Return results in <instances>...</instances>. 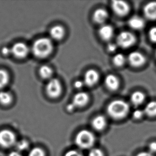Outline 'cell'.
I'll return each mask as SVG.
<instances>
[{"label":"cell","instance_id":"cell-6","mask_svg":"<svg viewBox=\"0 0 156 156\" xmlns=\"http://www.w3.org/2000/svg\"><path fill=\"white\" fill-rule=\"evenodd\" d=\"M62 91V87L59 80L55 78H52L49 80L46 87V91L50 97L56 98L60 95Z\"/></svg>","mask_w":156,"mask_h":156},{"label":"cell","instance_id":"cell-31","mask_svg":"<svg viewBox=\"0 0 156 156\" xmlns=\"http://www.w3.org/2000/svg\"><path fill=\"white\" fill-rule=\"evenodd\" d=\"M1 52L4 56H9L10 55H12L11 48H9L7 47H3L1 50Z\"/></svg>","mask_w":156,"mask_h":156},{"label":"cell","instance_id":"cell-18","mask_svg":"<svg viewBox=\"0 0 156 156\" xmlns=\"http://www.w3.org/2000/svg\"><path fill=\"white\" fill-rule=\"evenodd\" d=\"M144 19L139 16H133L129 19V26L134 30H141L144 28Z\"/></svg>","mask_w":156,"mask_h":156},{"label":"cell","instance_id":"cell-25","mask_svg":"<svg viewBox=\"0 0 156 156\" xmlns=\"http://www.w3.org/2000/svg\"><path fill=\"white\" fill-rule=\"evenodd\" d=\"M16 148L17 150L19 151H24L26 150H27L29 148V143L27 141L25 140H22L20 141L17 142L16 144H15Z\"/></svg>","mask_w":156,"mask_h":156},{"label":"cell","instance_id":"cell-35","mask_svg":"<svg viewBox=\"0 0 156 156\" xmlns=\"http://www.w3.org/2000/svg\"><path fill=\"white\" fill-rule=\"evenodd\" d=\"M136 156H154L153 154H151L149 151H143V152H140L139 154Z\"/></svg>","mask_w":156,"mask_h":156},{"label":"cell","instance_id":"cell-7","mask_svg":"<svg viewBox=\"0 0 156 156\" xmlns=\"http://www.w3.org/2000/svg\"><path fill=\"white\" fill-rule=\"evenodd\" d=\"M11 48L12 55L18 59L25 58L30 51L27 45L23 42L16 43Z\"/></svg>","mask_w":156,"mask_h":156},{"label":"cell","instance_id":"cell-29","mask_svg":"<svg viewBox=\"0 0 156 156\" xmlns=\"http://www.w3.org/2000/svg\"><path fill=\"white\" fill-rule=\"evenodd\" d=\"M65 156H84L82 153L77 150H70L66 153Z\"/></svg>","mask_w":156,"mask_h":156},{"label":"cell","instance_id":"cell-12","mask_svg":"<svg viewBox=\"0 0 156 156\" xmlns=\"http://www.w3.org/2000/svg\"><path fill=\"white\" fill-rule=\"evenodd\" d=\"M99 34L102 40H110L114 36V29L112 26L109 25H103L100 28Z\"/></svg>","mask_w":156,"mask_h":156},{"label":"cell","instance_id":"cell-11","mask_svg":"<svg viewBox=\"0 0 156 156\" xmlns=\"http://www.w3.org/2000/svg\"><path fill=\"white\" fill-rule=\"evenodd\" d=\"M89 101V95L84 92H80L74 95L73 102L75 107H82L86 105Z\"/></svg>","mask_w":156,"mask_h":156},{"label":"cell","instance_id":"cell-9","mask_svg":"<svg viewBox=\"0 0 156 156\" xmlns=\"http://www.w3.org/2000/svg\"><path fill=\"white\" fill-rule=\"evenodd\" d=\"M128 60L131 65L135 67H140L146 62V58L142 53L133 51L129 54Z\"/></svg>","mask_w":156,"mask_h":156},{"label":"cell","instance_id":"cell-1","mask_svg":"<svg viewBox=\"0 0 156 156\" xmlns=\"http://www.w3.org/2000/svg\"><path fill=\"white\" fill-rule=\"evenodd\" d=\"M129 111V104L122 100H114L108 105V114L110 117L115 119H121L125 118Z\"/></svg>","mask_w":156,"mask_h":156},{"label":"cell","instance_id":"cell-27","mask_svg":"<svg viewBox=\"0 0 156 156\" xmlns=\"http://www.w3.org/2000/svg\"><path fill=\"white\" fill-rule=\"evenodd\" d=\"M89 156H104V154L100 149L93 148L90 151Z\"/></svg>","mask_w":156,"mask_h":156},{"label":"cell","instance_id":"cell-16","mask_svg":"<svg viewBox=\"0 0 156 156\" xmlns=\"http://www.w3.org/2000/svg\"><path fill=\"white\" fill-rule=\"evenodd\" d=\"M108 13L104 9H98L93 13V18L94 21L97 23H104L107 20Z\"/></svg>","mask_w":156,"mask_h":156},{"label":"cell","instance_id":"cell-15","mask_svg":"<svg viewBox=\"0 0 156 156\" xmlns=\"http://www.w3.org/2000/svg\"><path fill=\"white\" fill-rule=\"evenodd\" d=\"M107 125V121L105 117L102 115H98L94 118L92 122L93 129L97 131H102L105 129Z\"/></svg>","mask_w":156,"mask_h":156},{"label":"cell","instance_id":"cell-30","mask_svg":"<svg viewBox=\"0 0 156 156\" xmlns=\"http://www.w3.org/2000/svg\"><path fill=\"white\" fill-rule=\"evenodd\" d=\"M144 110L140 109L135 110V111L133 112V117L136 119H139L144 116Z\"/></svg>","mask_w":156,"mask_h":156},{"label":"cell","instance_id":"cell-3","mask_svg":"<svg viewBox=\"0 0 156 156\" xmlns=\"http://www.w3.org/2000/svg\"><path fill=\"white\" fill-rule=\"evenodd\" d=\"M75 143L77 147L82 149L91 148L95 143V137L92 132L83 129L80 131L75 137Z\"/></svg>","mask_w":156,"mask_h":156},{"label":"cell","instance_id":"cell-8","mask_svg":"<svg viewBox=\"0 0 156 156\" xmlns=\"http://www.w3.org/2000/svg\"><path fill=\"white\" fill-rule=\"evenodd\" d=\"M112 7L114 12L119 16L126 15L129 11V6L126 2L123 1H114Z\"/></svg>","mask_w":156,"mask_h":156},{"label":"cell","instance_id":"cell-22","mask_svg":"<svg viewBox=\"0 0 156 156\" xmlns=\"http://www.w3.org/2000/svg\"><path fill=\"white\" fill-rule=\"evenodd\" d=\"M144 114L150 117L156 116V101L149 102L144 109Z\"/></svg>","mask_w":156,"mask_h":156},{"label":"cell","instance_id":"cell-33","mask_svg":"<svg viewBox=\"0 0 156 156\" xmlns=\"http://www.w3.org/2000/svg\"><path fill=\"white\" fill-rule=\"evenodd\" d=\"M118 48V45L116 43H110L108 45L107 49L109 52H115L116 51L117 49Z\"/></svg>","mask_w":156,"mask_h":156},{"label":"cell","instance_id":"cell-13","mask_svg":"<svg viewBox=\"0 0 156 156\" xmlns=\"http://www.w3.org/2000/svg\"><path fill=\"white\" fill-rule=\"evenodd\" d=\"M144 14L146 18L150 20L156 19V2H151L144 7Z\"/></svg>","mask_w":156,"mask_h":156},{"label":"cell","instance_id":"cell-36","mask_svg":"<svg viewBox=\"0 0 156 156\" xmlns=\"http://www.w3.org/2000/svg\"><path fill=\"white\" fill-rule=\"evenodd\" d=\"M75 108H76L75 106L73 105V104L71 103V104L68 105L67 106V110L68 112H73L75 109Z\"/></svg>","mask_w":156,"mask_h":156},{"label":"cell","instance_id":"cell-10","mask_svg":"<svg viewBox=\"0 0 156 156\" xmlns=\"http://www.w3.org/2000/svg\"><path fill=\"white\" fill-rule=\"evenodd\" d=\"M99 78V75L97 71L94 69H90L85 73L83 82L87 86L92 87L98 82Z\"/></svg>","mask_w":156,"mask_h":156},{"label":"cell","instance_id":"cell-20","mask_svg":"<svg viewBox=\"0 0 156 156\" xmlns=\"http://www.w3.org/2000/svg\"><path fill=\"white\" fill-rule=\"evenodd\" d=\"M13 100L12 95L9 92L0 91V104L3 105H10Z\"/></svg>","mask_w":156,"mask_h":156},{"label":"cell","instance_id":"cell-2","mask_svg":"<svg viewBox=\"0 0 156 156\" xmlns=\"http://www.w3.org/2000/svg\"><path fill=\"white\" fill-rule=\"evenodd\" d=\"M53 43L50 39L46 37L38 38L32 45V51L35 57L44 58L52 52Z\"/></svg>","mask_w":156,"mask_h":156},{"label":"cell","instance_id":"cell-14","mask_svg":"<svg viewBox=\"0 0 156 156\" xmlns=\"http://www.w3.org/2000/svg\"><path fill=\"white\" fill-rule=\"evenodd\" d=\"M105 86L112 91H115L119 87V80L114 75L109 74L105 77Z\"/></svg>","mask_w":156,"mask_h":156},{"label":"cell","instance_id":"cell-37","mask_svg":"<svg viewBox=\"0 0 156 156\" xmlns=\"http://www.w3.org/2000/svg\"><path fill=\"white\" fill-rule=\"evenodd\" d=\"M8 156H23L18 151H12L10 153Z\"/></svg>","mask_w":156,"mask_h":156},{"label":"cell","instance_id":"cell-26","mask_svg":"<svg viewBox=\"0 0 156 156\" xmlns=\"http://www.w3.org/2000/svg\"><path fill=\"white\" fill-rule=\"evenodd\" d=\"M28 156H45V154L42 149L34 148L30 151Z\"/></svg>","mask_w":156,"mask_h":156},{"label":"cell","instance_id":"cell-34","mask_svg":"<svg viewBox=\"0 0 156 156\" xmlns=\"http://www.w3.org/2000/svg\"><path fill=\"white\" fill-rule=\"evenodd\" d=\"M84 83L82 80H76V82L74 83V87L77 89H82L83 87H84Z\"/></svg>","mask_w":156,"mask_h":156},{"label":"cell","instance_id":"cell-28","mask_svg":"<svg viewBox=\"0 0 156 156\" xmlns=\"http://www.w3.org/2000/svg\"><path fill=\"white\" fill-rule=\"evenodd\" d=\"M149 36L150 40L156 43V27L151 28L149 32Z\"/></svg>","mask_w":156,"mask_h":156},{"label":"cell","instance_id":"cell-38","mask_svg":"<svg viewBox=\"0 0 156 156\" xmlns=\"http://www.w3.org/2000/svg\"></svg>","mask_w":156,"mask_h":156},{"label":"cell","instance_id":"cell-4","mask_svg":"<svg viewBox=\"0 0 156 156\" xmlns=\"http://www.w3.org/2000/svg\"><path fill=\"white\" fill-rule=\"evenodd\" d=\"M135 41V36L132 33L126 31L120 33L116 38V44L118 47L124 49L132 47Z\"/></svg>","mask_w":156,"mask_h":156},{"label":"cell","instance_id":"cell-17","mask_svg":"<svg viewBox=\"0 0 156 156\" xmlns=\"http://www.w3.org/2000/svg\"><path fill=\"white\" fill-rule=\"evenodd\" d=\"M51 38L55 40H60L63 38L65 30L61 26L56 25L51 28L49 32Z\"/></svg>","mask_w":156,"mask_h":156},{"label":"cell","instance_id":"cell-24","mask_svg":"<svg viewBox=\"0 0 156 156\" xmlns=\"http://www.w3.org/2000/svg\"><path fill=\"white\" fill-rule=\"evenodd\" d=\"M125 61L126 58L122 53H117L113 58L114 64L118 67L122 66L125 62Z\"/></svg>","mask_w":156,"mask_h":156},{"label":"cell","instance_id":"cell-5","mask_svg":"<svg viewBox=\"0 0 156 156\" xmlns=\"http://www.w3.org/2000/svg\"><path fill=\"white\" fill-rule=\"evenodd\" d=\"M16 136L12 131L7 129L0 131V146L9 148L16 144Z\"/></svg>","mask_w":156,"mask_h":156},{"label":"cell","instance_id":"cell-21","mask_svg":"<svg viewBox=\"0 0 156 156\" xmlns=\"http://www.w3.org/2000/svg\"><path fill=\"white\" fill-rule=\"evenodd\" d=\"M10 75L6 70L0 69V89H3L8 85Z\"/></svg>","mask_w":156,"mask_h":156},{"label":"cell","instance_id":"cell-23","mask_svg":"<svg viewBox=\"0 0 156 156\" xmlns=\"http://www.w3.org/2000/svg\"><path fill=\"white\" fill-rule=\"evenodd\" d=\"M39 73L42 78L44 79H49L52 76V70L48 66H42L40 68Z\"/></svg>","mask_w":156,"mask_h":156},{"label":"cell","instance_id":"cell-32","mask_svg":"<svg viewBox=\"0 0 156 156\" xmlns=\"http://www.w3.org/2000/svg\"><path fill=\"white\" fill-rule=\"evenodd\" d=\"M149 151L151 154H154L156 152V142H152L148 146Z\"/></svg>","mask_w":156,"mask_h":156},{"label":"cell","instance_id":"cell-19","mask_svg":"<svg viewBox=\"0 0 156 156\" xmlns=\"http://www.w3.org/2000/svg\"><path fill=\"white\" fill-rule=\"evenodd\" d=\"M131 101L135 106H139L143 104L145 100V95L141 91H135L131 96Z\"/></svg>","mask_w":156,"mask_h":156}]
</instances>
